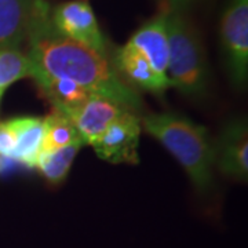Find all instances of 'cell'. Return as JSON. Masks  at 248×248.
Segmentation results:
<instances>
[{"label": "cell", "instance_id": "obj_10", "mask_svg": "<svg viewBox=\"0 0 248 248\" xmlns=\"http://www.w3.org/2000/svg\"><path fill=\"white\" fill-rule=\"evenodd\" d=\"M128 45L135 47L149 61L153 71L160 78L169 80V33H167V11L163 9L155 17L146 21L130 40Z\"/></svg>", "mask_w": 248, "mask_h": 248}, {"label": "cell", "instance_id": "obj_14", "mask_svg": "<svg viewBox=\"0 0 248 248\" xmlns=\"http://www.w3.org/2000/svg\"><path fill=\"white\" fill-rule=\"evenodd\" d=\"M84 143L76 142L73 145L65 146L57 151H40L39 157L36 160V167L46 182L51 186L61 185L68 178L72 169V164L76 159L80 149Z\"/></svg>", "mask_w": 248, "mask_h": 248}, {"label": "cell", "instance_id": "obj_11", "mask_svg": "<svg viewBox=\"0 0 248 248\" xmlns=\"http://www.w3.org/2000/svg\"><path fill=\"white\" fill-rule=\"evenodd\" d=\"M35 0H0V50L27 43L28 29Z\"/></svg>", "mask_w": 248, "mask_h": 248}, {"label": "cell", "instance_id": "obj_13", "mask_svg": "<svg viewBox=\"0 0 248 248\" xmlns=\"http://www.w3.org/2000/svg\"><path fill=\"white\" fill-rule=\"evenodd\" d=\"M10 123L17 140L14 160L19 166L35 169L43 142V117L22 116L10 119Z\"/></svg>", "mask_w": 248, "mask_h": 248}, {"label": "cell", "instance_id": "obj_3", "mask_svg": "<svg viewBox=\"0 0 248 248\" xmlns=\"http://www.w3.org/2000/svg\"><path fill=\"white\" fill-rule=\"evenodd\" d=\"M166 11L170 86L185 97H203L208 89V66L203 43L184 10L166 7Z\"/></svg>", "mask_w": 248, "mask_h": 248}, {"label": "cell", "instance_id": "obj_4", "mask_svg": "<svg viewBox=\"0 0 248 248\" xmlns=\"http://www.w3.org/2000/svg\"><path fill=\"white\" fill-rule=\"evenodd\" d=\"M221 45L232 83L244 87L248 79V0H229L221 17Z\"/></svg>", "mask_w": 248, "mask_h": 248}, {"label": "cell", "instance_id": "obj_7", "mask_svg": "<svg viewBox=\"0 0 248 248\" xmlns=\"http://www.w3.org/2000/svg\"><path fill=\"white\" fill-rule=\"evenodd\" d=\"M215 169L225 177L247 182L248 127L244 119L231 120L214 140Z\"/></svg>", "mask_w": 248, "mask_h": 248}, {"label": "cell", "instance_id": "obj_18", "mask_svg": "<svg viewBox=\"0 0 248 248\" xmlns=\"http://www.w3.org/2000/svg\"><path fill=\"white\" fill-rule=\"evenodd\" d=\"M193 0H167V7L175 10H185L186 6Z\"/></svg>", "mask_w": 248, "mask_h": 248}, {"label": "cell", "instance_id": "obj_6", "mask_svg": "<svg viewBox=\"0 0 248 248\" xmlns=\"http://www.w3.org/2000/svg\"><path fill=\"white\" fill-rule=\"evenodd\" d=\"M141 134V116L131 110H125L108 127L91 148L99 159L108 163L138 164Z\"/></svg>", "mask_w": 248, "mask_h": 248}, {"label": "cell", "instance_id": "obj_1", "mask_svg": "<svg viewBox=\"0 0 248 248\" xmlns=\"http://www.w3.org/2000/svg\"><path fill=\"white\" fill-rule=\"evenodd\" d=\"M50 4L35 0L28 29L27 55L37 69L68 79L135 113L143 110L140 94L117 75L112 62L86 46L61 35L50 19Z\"/></svg>", "mask_w": 248, "mask_h": 248}, {"label": "cell", "instance_id": "obj_5", "mask_svg": "<svg viewBox=\"0 0 248 248\" xmlns=\"http://www.w3.org/2000/svg\"><path fill=\"white\" fill-rule=\"evenodd\" d=\"M50 19L61 35L109 58L107 39L87 0L62 1L50 9Z\"/></svg>", "mask_w": 248, "mask_h": 248}, {"label": "cell", "instance_id": "obj_16", "mask_svg": "<svg viewBox=\"0 0 248 248\" xmlns=\"http://www.w3.org/2000/svg\"><path fill=\"white\" fill-rule=\"evenodd\" d=\"M35 65L29 60L27 53L21 50L9 48L0 50V90H4L21 79L33 75Z\"/></svg>", "mask_w": 248, "mask_h": 248}, {"label": "cell", "instance_id": "obj_12", "mask_svg": "<svg viewBox=\"0 0 248 248\" xmlns=\"http://www.w3.org/2000/svg\"><path fill=\"white\" fill-rule=\"evenodd\" d=\"M31 79L35 81L36 87L40 91L42 97L46 98L51 104L53 109H57L62 113L83 104L86 99H89L93 95L89 90L79 86L78 83L68 79L50 76L43 71L37 69L36 66Z\"/></svg>", "mask_w": 248, "mask_h": 248}, {"label": "cell", "instance_id": "obj_9", "mask_svg": "<svg viewBox=\"0 0 248 248\" xmlns=\"http://www.w3.org/2000/svg\"><path fill=\"white\" fill-rule=\"evenodd\" d=\"M112 65L124 83L134 90L140 89L157 97H163L164 93L171 89L169 80L160 78L153 71L149 61L128 43L116 51Z\"/></svg>", "mask_w": 248, "mask_h": 248}, {"label": "cell", "instance_id": "obj_17", "mask_svg": "<svg viewBox=\"0 0 248 248\" xmlns=\"http://www.w3.org/2000/svg\"><path fill=\"white\" fill-rule=\"evenodd\" d=\"M16 148H17V140L10 120L0 122V156L14 160Z\"/></svg>", "mask_w": 248, "mask_h": 248}, {"label": "cell", "instance_id": "obj_2", "mask_svg": "<svg viewBox=\"0 0 248 248\" xmlns=\"http://www.w3.org/2000/svg\"><path fill=\"white\" fill-rule=\"evenodd\" d=\"M141 127L182 166L197 193L213 189L214 140L204 125L175 112H161L141 116Z\"/></svg>", "mask_w": 248, "mask_h": 248}, {"label": "cell", "instance_id": "obj_8", "mask_svg": "<svg viewBox=\"0 0 248 248\" xmlns=\"http://www.w3.org/2000/svg\"><path fill=\"white\" fill-rule=\"evenodd\" d=\"M125 110L128 109H124L108 98L93 94L83 104L65 112L63 115L69 117L76 127L83 143L93 146V143L105 133L108 127Z\"/></svg>", "mask_w": 248, "mask_h": 248}, {"label": "cell", "instance_id": "obj_15", "mask_svg": "<svg viewBox=\"0 0 248 248\" xmlns=\"http://www.w3.org/2000/svg\"><path fill=\"white\" fill-rule=\"evenodd\" d=\"M76 142L83 143L76 127L69 120V117H66L57 109H53L51 113L43 117L42 151H57Z\"/></svg>", "mask_w": 248, "mask_h": 248}, {"label": "cell", "instance_id": "obj_19", "mask_svg": "<svg viewBox=\"0 0 248 248\" xmlns=\"http://www.w3.org/2000/svg\"><path fill=\"white\" fill-rule=\"evenodd\" d=\"M3 93H4V91H1V90H0V101H1V97H3Z\"/></svg>", "mask_w": 248, "mask_h": 248}]
</instances>
